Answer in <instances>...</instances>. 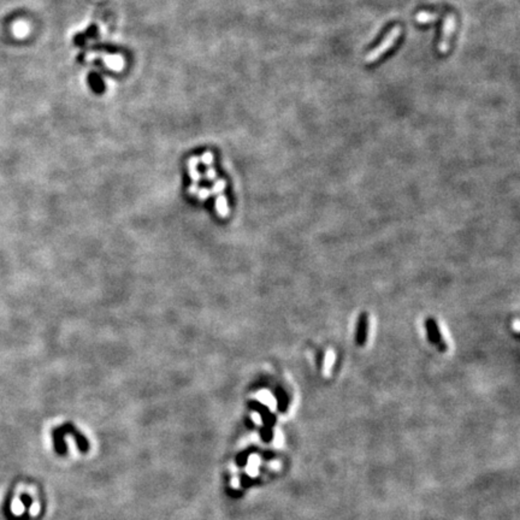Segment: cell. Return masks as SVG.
I'll return each mask as SVG.
<instances>
[{"label": "cell", "mask_w": 520, "mask_h": 520, "mask_svg": "<svg viewBox=\"0 0 520 520\" xmlns=\"http://www.w3.org/2000/svg\"><path fill=\"white\" fill-rule=\"evenodd\" d=\"M401 34H402L401 25H399V24L394 25V27L389 30L388 34L383 37V40H382L381 43H379L377 47H374L372 51H370L368 55H366L365 63H368V64H372V63L377 62V60H378L382 56L386 55L390 48H391L392 46L397 42V40H399V37H401Z\"/></svg>", "instance_id": "6da1fadb"}, {"label": "cell", "mask_w": 520, "mask_h": 520, "mask_svg": "<svg viewBox=\"0 0 520 520\" xmlns=\"http://www.w3.org/2000/svg\"><path fill=\"white\" fill-rule=\"evenodd\" d=\"M438 19V14H433V12L429 11H420L417 15V22L420 24H427V23H431Z\"/></svg>", "instance_id": "52a82bcc"}, {"label": "cell", "mask_w": 520, "mask_h": 520, "mask_svg": "<svg viewBox=\"0 0 520 520\" xmlns=\"http://www.w3.org/2000/svg\"><path fill=\"white\" fill-rule=\"evenodd\" d=\"M65 430L63 427H56L53 430V443H55V449L58 455H65L66 453V445L64 442Z\"/></svg>", "instance_id": "8992f818"}, {"label": "cell", "mask_w": 520, "mask_h": 520, "mask_svg": "<svg viewBox=\"0 0 520 520\" xmlns=\"http://www.w3.org/2000/svg\"><path fill=\"white\" fill-rule=\"evenodd\" d=\"M21 501H22L23 506H24L25 508H29V507L32 506V503H33L32 498H30V496H28V495H25V494H22V495H21Z\"/></svg>", "instance_id": "ba28073f"}, {"label": "cell", "mask_w": 520, "mask_h": 520, "mask_svg": "<svg viewBox=\"0 0 520 520\" xmlns=\"http://www.w3.org/2000/svg\"><path fill=\"white\" fill-rule=\"evenodd\" d=\"M456 17L454 14H448L446 16L442 24V35H441L440 43H438V51L441 53H447L450 46V39L455 32Z\"/></svg>", "instance_id": "7a4b0ae2"}, {"label": "cell", "mask_w": 520, "mask_h": 520, "mask_svg": "<svg viewBox=\"0 0 520 520\" xmlns=\"http://www.w3.org/2000/svg\"><path fill=\"white\" fill-rule=\"evenodd\" d=\"M63 427H64V430H65V435H70L75 438L76 446H77V448L81 450V452L82 453L88 452L89 450L88 440H87L85 436L81 435L80 431H77V430L73 427L71 423H66V424L63 425Z\"/></svg>", "instance_id": "5b68a950"}, {"label": "cell", "mask_w": 520, "mask_h": 520, "mask_svg": "<svg viewBox=\"0 0 520 520\" xmlns=\"http://www.w3.org/2000/svg\"><path fill=\"white\" fill-rule=\"evenodd\" d=\"M425 329H427V337H429L430 342L433 343V345H437L440 351H446L447 349V343L443 340L437 322L433 318H427L425 320Z\"/></svg>", "instance_id": "3957f363"}, {"label": "cell", "mask_w": 520, "mask_h": 520, "mask_svg": "<svg viewBox=\"0 0 520 520\" xmlns=\"http://www.w3.org/2000/svg\"><path fill=\"white\" fill-rule=\"evenodd\" d=\"M369 334V315L368 313H361L359 317L358 324H356L355 330V342L359 346H364L368 341Z\"/></svg>", "instance_id": "277c9868"}]
</instances>
